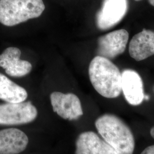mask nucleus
Segmentation results:
<instances>
[{
    "label": "nucleus",
    "mask_w": 154,
    "mask_h": 154,
    "mask_svg": "<svg viewBox=\"0 0 154 154\" xmlns=\"http://www.w3.org/2000/svg\"><path fill=\"white\" fill-rule=\"evenodd\" d=\"M90 82L94 88L107 98H115L122 91V73L110 60L97 55L88 67Z\"/></svg>",
    "instance_id": "1"
},
{
    "label": "nucleus",
    "mask_w": 154,
    "mask_h": 154,
    "mask_svg": "<svg viewBox=\"0 0 154 154\" xmlns=\"http://www.w3.org/2000/svg\"><path fill=\"white\" fill-rule=\"evenodd\" d=\"M98 133L118 154H133L135 139L130 127L117 116L106 114L95 122Z\"/></svg>",
    "instance_id": "2"
},
{
    "label": "nucleus",
    "mask_w": 154,
    "mask_h": 154,
    "mask_svg": "<svg viewBox=\"0 0 154 154\" xmlns=\"http://www.w3.org/2000/svg\"><path fill=\"white\" fill-rule=\"evenodd\" d=\"M45 9L42 0H0V23L13 26L38 18Z\"/></svg>",
    "instance_id": "3"
},
{
    "label": "nucleus",
    "mask_w": 154,
    "mask_h": 154,
    "mask_svg": "<svg viewBox=\"0 0 154 154\" xmlns=\"http://www.w3.org/2000/svg\"><path fill=\"white\" fill-rule=\"evenodd\" d=\"M38 115L30 101L0 104V125H20L34 121Z\"/></svg>",
    "instance_id": "4"
},
{
    "label": "nucleus",
    "mask_w": 154,
    "mask_h": 154,
    "mask_svg": "<svg viewBox=\"0 0 154 154\" xmlns=\"http://www.w3.org/2000/svg\"><path fill=\"white\" fill-rule=\"evenodd\" d=\"M128 0H103L96 15L97 27L102 30L116 26L126 14Z\"/></svg>",
    "instance_id": "5"
},
{
    "label": "nucleus",
    "mask_w": 154,
    "mask_h": 154,
    "mask_svg": "<svg viewBox=\"0 0 154 154\" xmlns=\"http://www.w3.org/2000/svg\"><path fill=\"white\" fill-rule=\"evenodd\" d=\"M53 111L62 118L77 120L83 114L81 101L74 94H64L55 91L50 95Z\"/></svg>",
    "instance_id": "6"
},
{
    "label": "nucleus",
    "mask_w": 154,
    "mask_h": 154,
    "mask_svg": "<svg viewBox=\"0 0 154 154\" xmlns=\"http://www.w3.org/2000/svg\"><path fill=\"white\" fill-rule=\"evenodd\" d=\"M129 38L126 30L120 29L100 37L98 40V55L112 60L124 53Z\"/></svg>",
    "instance_id": "7"
},
{
    "label": "nucleus",
    "mask_w": 154,
    "mask_h": 154,
    "mask_svg": "<svg viewBox=\"0 0 154 154\" xmlns=\"http://www.w3.org/2000/svg\"><path fill=\"white\" fill-rule=\"evenodd\" d=\"M21 51L17 48H6L0 55V66L6 73L13 77L26 75L32 69V64L27 61L20 60Z\"/></svg>",
    "instance_id": "8"
},
{
    "label": "nucleus",
    "mask_w": 154,
    "mask_h": 154,
    "mask_svg": "<svg viewBox=\"0 0 154 154\" xmlns=\"http://www.w3.org/2000/svg\"><path fill=\"white\" fill-rule=\"evenodd\" d=\"M75 154H118L105 140L93 131L81 133L75 142Z\"/></svg>",
    "instance_id": "9"
},
{
    "label": "nucleus",
    "mask_w": 154,
    "mask_h": 154,
    "mask_svg": "<svg viewBox=\"0 0 154 154\" xmlns=\"http://www.w3.org/2000/svg\"><path fill=\"white\" fill-rule=\"evenodd\" d=\"M122 91L128 103L133 106L142 103L144 98L142 79L133 70H125L122 73Z\"/></svg>",
    "instance_id": "10"
},
{
    "label": "nucleus",
    "mask_w": 154,
    "mask_h": 154,
    "mask_svg": "<svg viewBox=\"0 0 154 154\" xmlns=\"http://www.w3.org/2000/svg\"><path fill=\"white\" fill-rule=\"evenodd\" d=\"M29 139L21 130L9 128L0 130V154H18L28 146Z\"/></svg>",
    "instance_id": "11"
},
{
    "label": "nucleus",
    "mask_w": 154,
    "mask_h": 154,
    "mask_svg": "<svg viewBox=\"0 0 154 154\" xmlns=\"http://www.w3.org/2000/svg\"><path fill=\"white\" fill-rule=\"evenodd\" d=\"M129 54L137 61H143L154 55V32L143 29L135 34L129 45Z\"/></svg>",
    "instance_id": "12"
},
{
    "label": "nucleus",
    "mask_w": 154,
    "mask_h": 154,
    "mask_svg": "<svg viewBox=\"0 0 154 154\" xmlns=\"http://www.w3.org/2000/svg\"><path fill=\"white\" fill-rule=\"evenodd\" d=\"M26 90L0 73V99L7 103L25 102L28 98Z\"/></svg>",
    "instance_id": "13"
},
{
    "label": "nucleus",
    "mask_w": 154,
    "mask_h": 154,
    "mask_svg": "<svg viewBox=\"0 0 154 154\" xmlns=\"http://www.w3.org/2000/svg\"><path fill=\"white\" fill-rule=\"evenodd\" d=\"M140 154H154V145L147 147L143 150Z\"/></svg>",
    "instance_id": "14"
},
{
    "label": "nucleus",
    "mask_w": 154,
    "mask_h": 154,
    "mask_svg": "<svg viewBox=\"0 0 154 154\" xmlns=\"http://www.w3.org/2000/svg\"><path fill=\"white\" fill-rule=\"evenodd\" d=\"M150 134L151 137L154 139V126L152 127L150 130Z\"/></svg>",
    "instance_id": "15"
},
{
    "label": "nucleus",
    "mask_w": 154,
    "mask_h": 154,
    "mask_svg": "<svg viewBox=\"0 0 154 154\" xmlns=\"http://www.w3.org/2000/svg\"><path fill=\"white\" fill-rule=\"evenodd\" d=\"M149 3L152 6H154V0H149Z\"/></svg>",
    "instance_id": "16"
},
{
    "label": "nucleus",
    "mask_w": 154,
    "mask_h": 154,
    "mask_svg": "<svg viewBox=\"0 0 154 154\" xmlns=\"http://www.w3.org/2000/svg\"><path fill=\"white\" fill-rule=\"evenodd\" d=\"M144 99H145L146 100H148L149 99V96L148 95H144Z\"/></svg>",
    "instance_id": "17"
},
{
    "label": "nucleus",
    "mask_w": 154,
    "mask_h": 154,
    "mask_svg": "<svg viewBox=\"0 0 154 154\" xmlns=\"http://www.w3.org/2000/svg\"><path fill=\"white\" fill-rule=\"evenodd\" d=\"M135 1H140V0H135Z\"/></svg>",
    "instance_id": "18"
}]
</instances>
